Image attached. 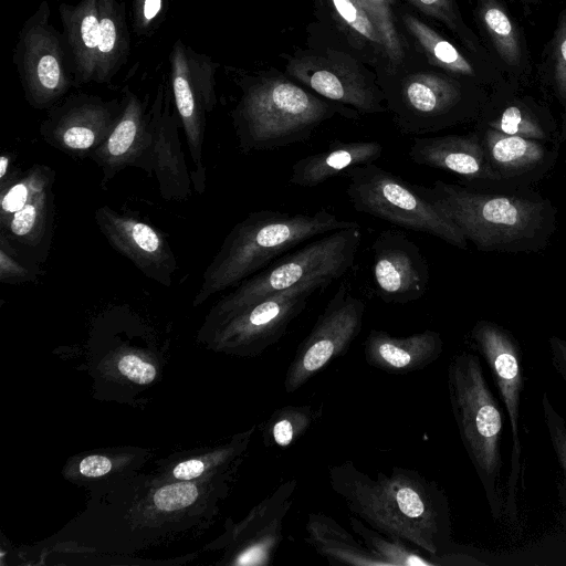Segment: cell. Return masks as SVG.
Wrapping results in <instances>:
<instances>
[{
    "mask_svg": "<svg viewBox=\"0 0 566 566\" xmlns=\"http://www.w3.org/2000/svg\"><path fill=\"white\" fill-rule=\"evenodd\" d=\"M328 482L347 509L369 527L436 559L449 553L447 499L418 471L394 467L388 474L378 472L371 478L346 460L329 467Z\"/></svg>",
    "mask_w": 566,
    "mask_h": 566,
    "instance_id": "cell-1",
    "label": "cell"
},
{
    "mask_svg": "<svg viewBox=\"0 0 566 566\" xmlns=\"http://www.w3.org/2000/svg\"><path fill=\"white\" fill-rule=\"evenodd\" d=\"M412 185L480 251L537 253L557 228V209L533 189L484 190L443 180Z\"/></svg>",
    "mask_w": 566,
    "mask_h": 566,
    "instance_id": "cell-2",
    "label": "cell"
},
{
    "mask_svg": "<svg viewBox=\"0 0 566 566\" xmlns=\"http://www.w3.org/2000/svg\"><path fill=\"white\" fill-rule=\"evenodd\" d=\"M326 209L314 213L276 210L251 212L238 222L206 268L192 305L198 307L214 294L237 286L294 247L317 235L358 227Z\"/></svg>",
    "mask_w": 566,
    "mask_h": 566,
    "instance_id": "cell-3",
    "label": "cell"
},
{
    "mask_svg": "<svg viewBox=\"0 0 566 566\" xmlns=\"http://www.w3.org/2000/svg\"><path fill=\"white\" fill-rule=\"evenodd\" d=\"M336 111L290 81L264 78L244 88L231 116L238 147L249 154L304 143Z\"/></svg>",
    "mask_w": 566,
    "mask_h": 566,
    "instance_id": "cell-4",
    "label": "cell"
},
{
    "mask_svg": "<svg viewBox=\"0 0 566 566\" xmlns=\"http://www.w3.org/2000/svg\"><path fill=\"white\" fill-rule=\"evenodd\" d=\"M447 382L461 441L483 484L493 516L497 518L502 506L497 480L502 465L500 438L503 427L499 405L476 355H454L448 367Z\"/></svg>",
    "mask_w": 566,
    "mask_h": 566,
    "instance_id": "cell-5",
    "label": "cell"
},
{
    "mask_svg": "<svg viewBox=\"0 0 566 566\" xmlns=\"http://www.w3.org/2000/svg\"><path fill=\"white\" fill-rule=\"evenodd\" d=\"M361 241L360 226L335 230L272 262L221 297L206 327L311 276H343L353 265Z\"/></svg>",
    "mask_w": 566,
    "mask_h": 566,
    "instance_id": "cell-6",
    "label": "cell"
},
{
    "mask_svg": "<svg viewBox=\"0 0 566 566\" xmlns=\"http://www.w3.org/2000/svg\"><path fill=\"white\" fill-rule=\"evenodd\" d=\"M345 175L349 180L346 195L356 211L468 249L469 242L460 229L412 184L375 163L352 167Z\"/></svg>",
    "mask_w": 566,
    "mask_h": 566,
    "instance_id": "cell-7",
    "label": "cell"
},
{
    "mask_svg": "<svg viewBox=\"0 0 566 566\" xmlns=\"http://www.w3.org/2000/svg\"><path fill=\"white\" fill-rule=\"evenodd\" d=\"M335 280L332 276H311L208 326L213 344L233 355H261L283 337L312 295Z\"/></svg>",
    "mask_w": 566,
    "mask_h": 566,
    "instance_id": "cell-8",
    "label": "cell"
},
{
    "mask_svg": "<svg viewBox=\"0 0 566 566\" xmlns=\"http://www.w3.org/2000/svg\"><path fill=\"white\" fill-rule=\"evenodd\" d=\"M489 91L453 75L416 74L403 82L394 106L405 134L423 135L478 120Z\"/></svg>",
    "mask_w": 566,
    "mask_h": 566,
    "instance_id": "cell-9",
    "label": "cell"
},
{
    "mask_svg": "<svg viewBox=\"0 0 566 566\" xmlns=\"http://www.w3.org/2000/svg\"><path fill=\"white\" fill-rule=\"evenodd\" d=\"M48 0L23 22L12 61L24 98L36 109H50L75 87L63 35L50 22Z\"/></svg>",
    "mask_w": 566,
    "mask_h": 566,
    "instance_id": "cell-10",
    "label": "cell"
},
{
    "mask_svg": "<svg viewBox=\"0 0 566 566\" xmlns=\"http://www.w3.org/2000/svg\"><path fill=\"white\" fill-rule=\"evenodd\" d=\"M219 64L177 39L169 54L168 83L184 129L195 172L191 180L198 193L205 191L206 167L202 147L206 115L217 104L216 72Z\"/></svg>",
    "mask_w": 566,
    "mask_h": 566,
    "instance_id": "cell-11",
    "label": "cell"
},
{
    "mask_svg": "<svg viewBox=\"0 0 566 566\" xmlns=\"http://www.w3.org/2000/svg\"><path fill=\"white\" fill-rule=\"evenodd\" d=\"M365 302L342 284L300 344L284 377L287 394L298 390L318 371L344 355L363 327Z\"/></svg>",
    "mask_w": 566,
    "mask_h": 566,
    "instance_id": "cell-12",
    "label": "cell"
},
{
    "mask_svg": "<svg viewBox=\"0 0 566 566\" xmlns=\"http://www.w3.org/2000/svg\"><path fill=\"white\" fill-rule=\"evenodd\" d=\"M122 113V103L86 93L52 106L40 126L52 147L76 157H91L105 142Z\"/></svg>",
    "mask_w": 566,
    "mask_h": 566,
    "instance_id": "cell-13",
    "label": "cell"
},
{
    "mask_svg": "<svg viewBox=\"0 0 566 566\" xmlns=\"http://www.w3.org/2000/svg\"><path fill=\"white\" fill-rule=\"evenodd\" d=\"M472 339L485 358L501 399L506 409L512 438L511 472L507 482L509 506L515 513L516 484L521 471L522 446L518 438V417L521 394L523 390L522 354L515 338L500 325L479 321L472 328Z\"/></svg>",
    "mask_w": 566,
    "mask_h": 566,
    "instance_id": "cell-14",
    "label": "cell"
},
{
    "mask_svg": "<svg viewBox=\"0 0 566 566\" xmlns=\"http://www.w3.org/2000/svg\"><path fill=\"white\" fill-rule=\"evenodd\" d=\"M53 179L50 167L33 165L23 177L0 186L1 234L30 248L44 244L50 229Z\"/></svg>",
    "mask_w": 566,
    "mask_h": 566,
    "instance_id": "cell-15",
    "label": "cell"
},
{
    "mask_svg": "<svg viewBox=\"0 0 566 566\" xmlns=\"http://www.w3.org/2000/svg\"><path fill=\"white\" fill-rule=\"evenodd\" d=\"M371 273L378 297L387 304L421 298L429 284V266L420 248L402 232L382 231L371 245Z\"/></svg>",
    "mask_w": 566,
    "mask_h": 566,
    "instance_id": "cell-16",
    "label": "cell"
},
{
    "mask_svg": "<svg viewBox=\"0 0 566 566\" xmlns=\"http://www.w3.org/2000/svg\"><path fill=\"white\" fill-rule=\"evenodd\" d=\"M95 221L109 245L127 258L144 275L166 287L171 285L177 261L170 244L159 230L108 206L95 210Z\"/></svg>",
    "mask_w": 566,
    "mask_h": 566,
    "instance_id": "cell-17",
    "label": "cell"
},
{
    "mask_svg": "<svg viewBox=\"0 0 566 566\" xmlns=\"http://www.w3.org/2000/svg\"><path fill=\"white\" fill-rule=\"evenodd\" d=\"M153 136L151 166L163 199L186 201L191 196V176L179 137L181 126L169 83L161 81L149 107Z\"/></svg>",
    "mask_w": 566,
    "mask_h": 566,
    "instance_id": "cell-18",
    "label": "cell"
},
{
    "mask_svg": "<svg viewBox=\"0 0 566 566\" xmlns=\"http://www.w3.org/2000/svg\"><path fill=\"white\" fill-rule=\"evenodd\" d=\"M408 156L417 165L459 176L468 187L514 190L492 169L475 130L465 135L415 137Z\"/></svg>",
    "mask_w": 566,
    "mask_h": 566,
    "instance_id": "cell-19",
    "label": "cell"
},
{
    "mask_svg": "<svg viewBox=\"0 0 566 566\" xmlns=\"http://www.w3.org/2000/svg\"><path fill=\"white\" fill-rule=\"evenodd\" d=\"M480 39L505 78L525 88L535 75L525 32L504 0H474Z\"/></svg>",
    "mask_w": 566,
    "mask_h": 566,
    "instance_id": "cell-20",
    "label": "cell"
},
{
    "mask_svg": "<svg viewBox=\"0 0 566 566\" xmlns=\"http://www.w3.org/2000/svg\"><path fill=\"white\" fill-rule=\"evenodd\" d=\"M151 147L147 104L126 87L119 118L105 142L90 157L102 170L103 188L129 166L151 175Z\"/></svg>",
    "mask_w": 566,
    "mask_h": 566,
    "instance_id": "cell-21",
    "label": "cell"
},
{
    "mask_svg": "<svg viewBox=\"0 0 566 566\" xmlns=\"http://www.w3.org/2000/svg\"><path fill=\"white\" fill-rule=\"evenodd\" d=\"M492 169L514 190L533 189L553 169L558 144L475 126Z\"/></svg>",
    "mask_w": 566,
    "mask_h": 566,
    "instance_id": "cell-22",
    "label": "cell"
},
{
    "mask_svg": "<svg viewBox=\"0 0 566 566\" xmlns=\"http://www.w3.org/2000/svg\"><path fill=\"white\" fill-rule=\"evenodd\" d=\"M296 489V479L283 482L234 527L232 564L263 566L272 562L283 539V523Z\"/></svg>",
    "mask_w": 566,
    "mask_h": 566,
    "instance_id": "cell-23",
    "label": "cell"
},
{
    "mask_svg": "<svg viewBox=\"0 0 566 566\" xmlns=\"http://www.w3.org/2000/svg\"><path fill=\"white\" fill-rule=\"evenodd\" d=\"M523 91L509 81L489 91L476 126L560 146L559 127L549 107Z\"/></svg>",
    "mask_w": 566,
    "mask_h": 566,
    "instance_id": "cell-24",
    "label": "cell"
},
{
    "mask_svg": "<svg viewBox=\"0 0 566 566\" xmlns=\"http://www.w3.org/2000/svg\"><path fill=\"white\" fill-rule=\"evenodd\" d=\"M289 72L327 99L364 113L384 111L379 94L361 75L342 63L306 56L291 62Z\"/></svg>",
    "mask_w": 566,
    "mask_h": 566,
    "instance_id": "cell-25",
    "label": "cell"
},
{
    "mask_svg": "<svg viewBox=\"0 0 566 566\" xmlns=\"http://www.w3.org/2000/svg\"><path fill=\"white\" fill-rule=\"evenodd\" d=\"M442 350L441 335L431 329L402 337L371 329L364 343L366 363L394 375L421 370L436 361Z\"/></svg>",
    "mask_w": 566,
    "mask_h": 566,
    "instance_id": "cell-26",
    "label": "cell"
},
{
    "mask_svg": "<svg viewBox=\"0 0 566 566\" xmlns=\"http://www.w3.org/2000/svg\"><path fill=\"white\" fill-rule=\"evenodd\" d=\"M403 21L429 61L450 75L472 82L488 91L507 81L496 65L483 61L472 53H463L458 46L416 17L405 14Z\"/></svg>",
    "mask_w": 566,
    "mask_h": 566,
    "instance_id": "cell-27",
    "label": "cell"
},
{
    "mask_svg": "<svg viewBox=\"0 0 566 566\" xmlns=\"http://www.w3.org/2000/svg\"><path fill=\"white\" fill-rule=\"evenodd\" d=\"M63 40L75 87L94 81L99 42L97 0L61 3Z\"/></svg>",
    "mask_w": 566,
    "mask_h": 566,
    "instance_id": "cell-28",
    "label": "cell"
},
{
    "mask_svg": "<svg viewBox=\"0 0 566 566\" xmlns=\"http://www.w3.org/2000/svg\"><path fill=\"white\" fill-rule=\"evenodd\" d=\"M378 142H334L327 149L296 160L291 167L289 184L313 188L348 169L375 163L382 153Z\"/></svg>",
    "mask_w": 566,
    "mask_h": 566,
    "instance_id": "cell-29",
    "label": "cell"
},
{
    "mask_svg": "<svg viewBox=\"0 0 566 566\" xmlns=\"http://www.w3.org/2000/svg\"><path fill=\"white\" fill-rule=\"evenodd\" d=\"M305 542L331 565L388 566L344 526L324 513H310Z\"/></svg>",
    "mask_w": 566,
    "mask_h": 566,
    "instance_id": "cell-30",
    "label": "cell"
},
{
    "mask_svg": "<svg viewBox=\"0 0 566 566\" xmlns=\"http://www.w3.org/2000/svg\"><path fill=\"white\" fill-rule=\"evenodd\" d=\"M99 42L94 82L109 83L127 62L130 38L125 3L120 0H97Z\"/></svg>",
    "mask_w": 566,
    "mask_h": 566,
    "instance_id": "cell-31",
    "label": "cell"
},
{
    "mask_svg": "<svg viewBox=\"0 0 566 566\" xmlns=\"http://www.w3.org/2000/svg\"><path fill=\"white\" fill-rule=\"evenodd\" d=\"M535 75L545 94L566 111V7L558 13L555 28L545 43Z\"/></svg>",
    "mask_w": 566,
    "mask_h": 566,
    "instance_id": "cell-32",
    "label": "cell"
},
{
    "mask_svg": "<svg viewBox=\"0 0 566 566\" xmlns=\"http://www.w3.org/2000/svg\"><path fill=\"white\" fill-rule=\"evenodd\" d=\"M348 520L353 532L388 566H438L434 557L421 554L417 547L368 527L355 515L348 516Z\"/></svg>",
    "mask_w": 566,
    "mask_h": 566,
    "instance_id": "cell-33",
    "label": "cell"
},
{
    "mask_svg": "<svg viewBox=\"0 0 566 566\" xmlns=\"http://www.w3.org/2000/svg\"><path fill=\"white\" fill-rule=\"evenodd\" d=\"M314 419L315 411L311 406H284L276 409L264 426L265 446L290 447L307 431Z\"/></svg>",
    "mask_w": 566,
    "mask_h": 566,
    "instance_id": "cell-34",
    "label": "cell"
},
{
    "mask_svg": "<svg viewBox=\"0 0 566 566\" xmlns=\"http://www.w3.org/2000/svg\"><path fill=\"white\" fill-rule=\"evenodd\" d=\"M408 1L427 15L444 23L451 31L460 36L470 53L495 65L480 36L475 34L463 21L455 0Z\"/></svg>",
    "mask_w": 566,
    "mask_h": 566,
    "instance_id": "cell-35",
    "label": "cell"
},
{
    "mask_svg": "<svg viewBox=\"0 0 566 566\" xmlns=\"http://www.w3.org/2000/svg\"><path fill=\"white\" fill-rule=\"evenodd\" d=\"M360 4L382 38L386 56L392 64L400 63L403 48L396 29L391 0H360Z\"/></svg>",
    "mask_w": 566,
    "mask_h": 566,
    "instance_id": "cell-36",
    "label": "cell"
},
{
    "mask_svg": "<svg viewBox=\"0 0 566 566\" xmlns=\"http://www.w3.org/2000/svg\"><path fill=\"white\" fill-rule=\"evenodd\" d=\"M339 20L354 33L385 52L382 38L367 12L353 0H329Z\"/></svg>",
    "mask_w": 566,
    "mask_h": 566,
    "instance_id": "cell-37",
    "label": "cell"
},
{
    "mask_svg": "<svg viewBox=\"0 0 566 566\" xmlns=\"http://www.w3.org/2000/svg\"><path fill=\"white\" fill-rule=\"evenodd\" d=\"M169 0H132L133 29L137 36H151L165 20Z\"/></svg>",
    "mask_w": 566,
    "mask_h": 566,
    "instance_id": "cell-38",
    "label": "cell"
},
{
    "mask_svg": "<svg viewBox=\"0 0 566 566\" xmlns=\"http://www.w3.org/2000/svg\"><path fill=\"white\" fill-rule=\"evenodd\" d=\"M542 406L552 446L566 475V423L552 406L546 392L543 395Z\"/></svg>",
    "mask_w": 566,
    "mask_h": 566,
    "instance_id": "cell-39",
    "label": "cell"
},
{
    "mask_svg": "<svg viewBox=\"0 0 566 566\" xmlns=\"http://www.w3.org/2000/svg\"><path fill=\"white\" fill-rule=\"evenodd\" d=\"M0 281L14 284L34 280V273L14 258V251L3 234L0 237Z\"/></svg>",
    "mask_w": 566,
    "mask_h": 566,
    "instance_id": "cell-40",
    "label": "cell"
},
{
    "mask_svg": "<svg viewBox=\"0 0 566 566\" xmlns=\"http://www.w3.org/2000/svg\"><path fill=\"white\" fill-rule=\"evenodd\" d=\"M118 368L129 380L142 385L150 384L157 374L154 365L132 354L120 358Z\"/></svg>",
    "mask_w": 566,
    "mask_h": 566,
    "instance_id": "cell-41",
    "label": "cell"
},
{
    "mask_svg": "<svg viewBox=\"0 0 566 566\" xmlns=\"http://www.w3.org/2000/svg\"><path fill=\"white\" fill-rule=\"evenodd\" d=\"M112 462L107 457L93 454L84 458L78 464V472L83 476L99 478L112 470Z\"/></svg>",
    "mask_w": 566,
    "mask_h": 566,
    "instance_id": "cell-42",
    "label": "cell"
},
{
    "mask_svg": "<svg viewBox=\"0 0 566 566\" xmlns=\"http://www.w3.org/2000/svg\"><path fill=\"white\" fill-rule=\"evenodd\" d=\"M203 459H188L177 463L172 469V475L177 480L188 481L202 475L206 470Z\"/></svg>",
    "mask_w": 566,
    "mask_h": 566,
    "instance_id": "cell-43",
    "label": "cell"
},
{
    "mask_svg": "<svg viewBox=\"0 0 566 566\" xmlns=\"http://www.w3.org/2000/svg\"><path fill=\"white\" fill-rule=\"evenodd\" d=\"M553 366L566 382V340L556 336L548 339Z\"/></svg>",
    "mask_w": 566,
    "mask_h": 566,
    "instance_id": "cell-44",
    "label": "cell"
},
{
    "mask_svg": "<svg viewBox=\"0 0 566 566\" xmlns=\"http://www.w3.org/2000/svg\"><path fill=\"white\" fill-rule=\"evenodd\" d=\"M11 164V157L8 154L0 156V186L10 181L9 168Z\"/></svg>",
    "mask_w": 566,
    "mask_h": 566,
    "instance_id": "cell-45",
    "label": "cell"
},
{
    "mask_svg": "<svg viewBox=\"0 0 566 566\" xmlns=\"http://www.w3.org/2000/svg\"><path fill=\"white\" fill-rule=\"evenodd\" d=\"M517 4L522 6L526 13H530L533 8L539 7L542 4L552 2L554 0H512Z\"/></svg>",
    "mask_w": 566,
    "mask_h": 566,
    "instance_id": "cell-46",
    "label": "cell"
},
{
    "mask_svg": "<svg viewBox=\"0 0 566 566\" xmlns=\"http://www.w3.org/2000/svg\"><path fill=\"white\" fill-rule=\"evenodd\" d=\"M566 140V111L562 113V123L559 126V144Z\"/></svg>",
    "mask_w": 566,
    "mask_h": 566,
    "instance_id": "cell-47",
    "label": "cell"
},
{
    "mask_svg": "<svg viewBox=\"0 0 566 566\" xmlns=\"http://www.w3.org/2000/svg\"><path fill=\"white\" fill-rule=\"evenodd\" d=\"M565 164H566V158H565Z\"/></svg>",
    "mask_w": 566,
    "mask_h": 566,
    "instance_id": "cell-48",
    "label": "cell"
}]
</instances>
